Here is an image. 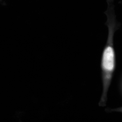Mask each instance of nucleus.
<instances>
[{
  "mask_svg": "<svg viewBox=\"0 0 122 122\" xmlns=\"http://www.w3.org/2000/svg\"><path fill=\"white\" fill-rule=\"evenodd\" d=\"M113 37L108 36L102 54L101 69L102 92L99 105L105 107L106 105L107 94L111 84L116 67L115 52L113 44Z\"/></svg>",
  "mask_w": 122,
  "mask_h": 122,
  "instance_id": "f257e3e1",
  "label": "nucleus"
},
{
  "mask_svg": "<svg viewBox=\"0 0 122 122\" xmlns=\"http://www.w3.org/2000/svg\"><path fill=\"white\" fill-rule=\"evenodd\" d=\"M109 111L112 112H120L122 113V107L115 109H109Z\"/></svg>",
  "mask_w": 122,
  "mask_h": 122,
  "instance_id": "f03ea898",
  "label": "nucleus"
}]
</instances>
